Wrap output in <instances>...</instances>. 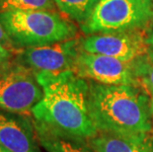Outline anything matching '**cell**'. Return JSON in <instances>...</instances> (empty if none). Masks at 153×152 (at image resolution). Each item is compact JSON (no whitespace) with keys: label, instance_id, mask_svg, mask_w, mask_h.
I'll use <instances>...</instances> for the list:
<instances>
[{"label":"cell","instance_id":"6da1fadb","mask_svg":"<svg viewBox=\"0 0 153 152\" xmlns=\"http://www.w3.org/2000/svg\"><path fill=\"white\" fill-rule=\"evenodd\" d=\"M43 98L32 110L34 124L53 133L88 140L98 133L89 111V82L72 70L36 74Z\"/></svg>","mask_w":153,"mask_h":152},{"label":"cell","instance_id":"7a4b0ae2","mask_svg":"<svg viewBox=\"0 0 153 152\" xmlns=\"http://www.w3.org/2000/svg\"><path fill=\"white\" fill-rule=\"evenodd\" d=\"M89 111L97 131L139 136L153 131L151 95L139 85L89 82Z\"/></svg>","mask_w":153,"mask_h":152},{"label":"cell","instance_id":"3957f363","mask_svg":"<svg viewBox=\"0 0 153 152\" xmlns=\"http://www.w3.org/2000/svg\"><path fill=\"white\" fill-rule=\"evenodd\" d=\"M0 24L16 50L73 40L77 35L75 25L55 10L0 12Z\"/></svg>","mask_w":153,"mask_h":152},{"label":"cell","instance_id":"277c9868","mask_svg":"<svg viewBox=\"0 0 153 152\" xmlns=\"http://www.w3.org/2000/svg\"><path fill=\"white\" fill-rule=\"evenodd\" d=\"M152 22L153 0H100L81 30L87 36L138 32Z\"/></svg>","mask_w":153,"mask_h":152},{"label":"cell","instance_id":"5b68a950","mask_svg":"<svg viewBox=\"0 0 153 152\" xmlns=\"http://www.w3.org/2000/svg\"><path fill=\"white\" fill-rule=\"evenodd\" d=\"M36 73L13 59L0 67V111L26 115L43 98Z\"/></svg>","mask_w":153,"mask_h":152},{"label":"cell","instance_id":"8992f818","mask_svg":"<svg viewBox=\"0 0 153 152\" xmlns=\"http://www.w3.org/2000/svg\"><path fill=\"white\" fill-rule=\"evenodd\" d=\"M139 60L126 62L80 50L73 71L87 81L105 85H139Z\"/></svg>","mask_w":153,"mask_h":152},{"label":"cell","instance_id":"52a82bcc","mask_svg":"<svg viewBox=\"0 0 153 152\" xmlns=\"http://www.w3.org/2000/svg\"><path fill=\"white\" fill-rule=\"evenodd\" d=\"M80 42L73 39L48 46L19 50H16L14 60L36 74L73 71L81 50Z\"/></svg>","mask_w":153,"mask_h":152},{"label":"cell","instance_id":"ba28073f","mask_svg":"<svg viewBox=\"0 0 153 152\" xmlns=\"http://www.w3.org/2000/svg\"><path fill=\"white\" fill-rule=\"evenodd\" d=\"M81 50L86 53L102 54L126 62L144 59L150 46L139 32L89 35L80 42Z\"/></svg>","mask_w":153,"mask_h":152},{"label":"cell","instance_id":"9c48e42d","mask_svg":"<svg viewBox=\"0 0 153 152\" xmlns=\"http://www.w3.org/2000/svg\"><path fill=\"white\" fill-rule=\"evenodd\" d=\"M0 145L11 152H42L32 122L26 115L0 111Z\"/></svg>","mask_w":153,"mask_h":152},{"label":"cell","instance_id":"30bf717a","mask_svg":"<svg viewBox=\"0 0 153 152\" xmlns=\"http://www.w3.org/2000/svg\"><path fill=\"white\" fill-rule=\"evenodd\" d=\"M95 152H153V134L120 136L98 132L86 140Z\"/></svg>","mask_w":153,"mask_h":152},{"label":"cell","instance_id":"8fae6325","mask_svg":"<svg viewBox=\"0 0 153 152\" xmlns=\"http://www.w3.org/2000/svg\"><path fill=\"white\" fill-rule=\"evenodd\" d=\"M34 125L38 140L47 152H95L86 140L58 135L35 124Z\"/></svg>","mask_w":153,"mask_h":152},{"label":"cell","instance_id":"7c38bea8","mask_svg":"<svg viewBox=\"0 0 153 152\" xmlns=\"http://www.w3.org/2000/svg\"><path fill=\"white\" fill-rule=\"evenodd\" d=\"M55 5L68 19L84 24L91 17L100 0H54Z\"/></svg>","mask_w":153,"mask_h":152},{"label":"cell","instance_id":"4fadbf2b","mask_svg":"<svg viewBox=\"0 0 153 152\" xmlns=\"http://www.w3.org/2000/svg\"><path fill=\"white\" fill-rule=\"evenodd\" d=\"M54 0H0V12L55 10Z\"/></svg>","mask_w":153,"mask_h":152},{"label":"cell","instance_id":"5bb4252c","mask_svg":"<svg viewBox=\"0 0 153 152\" xmlns=\"http://www.w3.org/2000/svg\"><path fill=\"white\" fill-rule=\"evenodd\" d=\"M146 57L139 60L138 75L143 87L153 96V60L149 61L146 59Z\"/></svg>","mask_w":153,"mask_h":152},{"label":"cell","instance_id":"9a60e30c","mask_svg":"<svg viewBox=\"0 0 153 152\" xmlns=\"http://www.w3.org/2000/svg\"><path fill=\"white\" fill-rule=\"evenodd\" d=\"M16 50L9 48L0 43V67L6 65L7 63L11 62L14 59Z\"/></svg>","mask_w":153,"mask_h":152},{"label":"cell","instance_id":"2e32d148","mask_svg":"<svg viewBox=\"0 0 153 152\" xmlns=\"http://www.w3.org/2000/svg\"><path fill=\"white\" fill-rule=\"evenodd\" d=\"M0 43H2L3 44H4V46H6L9 48H12V50H14L13 47H12L11 43H10V41H9V39L7 37V35H6V33H5L4 29H3V27L1 26V24H0Z\"/></svg>","mask_w":153,"mask_h":152},{"label":"cell","instance_id":"e0dca14e","mask_svg":"<svg viewBox=\"0 0 153 152\" xmlns=\"http://www.w3.org/2000/svg\"><path fill=\"white\" fill-rule=\"evenodd\" d=\"M147 43H148L149 46H150V47L153 48V28H152V31H151L150 35H149L148 38H147Z\"/></svg>","mask_w":153,"mask_h":152},{"label":"cell","instance_id":"ac0fdd59","mask_svg":"<svg viewBox=\"0 0 153 152\" xmlns=\"http://www.w3.org/2000/svg\"><path fill=\"white\" fill-rule=\"evenodd\" d=\"M0 152H11V151H9L8 149H6L5 147H3L0 145Z\"/></svg>","mask_w":153,"mask_h":152},{"label":"cell","instance_id":"d6986e66","mask_svg":"<svg viewBox=\"0 0 153 152\" xmlns=\"http://www.w3.org/2000/svg\"><path fill=\"white\" fill-rule=\"evenodd\" d=\"M151 111H152V116H153V96H151Z\"/></svg>","mask_w":153,"mask_h":152}]
</instances>
